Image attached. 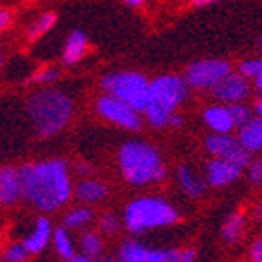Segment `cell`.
Wrapping results in <instances>:
<instances>
[{
  "instance_id": "cell-41",
  "label": "cell",
  "mask_w": 262,
  "mask_h": 262,
  "mask_svg": "<svg viewBox=\"0 0 262 262\" xmlns=\"http://www.w3.org/2000/svg\"><path fill=\"white\" fill-rule=\"evenodd\" d=\"M97 262H118V258H112V257H99Z\"/></svg>"
},
{
  "instance_id": "cell-37",
  "label": "cell",
  "mask_w": 262,
  "mask_h": 262,
  "mask_svg": "<svg viewBox=\"0 0 262 262\" xmlns=\"http://www.w3.org/2000/svg\"><path fill=\"white\" fill-rule=\"evenodd\" d=\"M251 216H253L255 222L262 224V202H258L257 206L253 207V211H251Z\"/></svg>"
},
{
  "instance_id": "cell-28",
  "label": "cell",
  "mask_w": 262,
  "mask_h": 262,
  "mask_svg": "<svg viewBox=\"0 0 262 262\" xmlns=\"http://www.w3.org/2000/svg\"><path fill=\"white\" fill-rule=\"evenodd\" d=\"M262 70V57H251V59H244V61L238 62V68L236 72L241 75H244L246 79L253 81Z\"/></svg>"
},
{
  "instance_id": "cell-12",
  "label": "cell",
  "mask_w": 262,
  "mask_h": 262,
  "mask_svg": "<svg viewBox=\"0 0 262 262\" xmlns=\"http://www.w3.org/2000/svg\"><path fill=\"white\" fill-rule=\"evenodd\" d=\"M242 172H244V169L241 165H236V163L227 162V160H219V158H211L206 162V167H204V180L211 187L222 189L238 182L242 178Z\"/></svg>"
},
{
  "instance_id": "cell-6",
  "label": "cell",
  "mask_w": 262,
  "mask_h": 262,
  "mask_svg": "<svg viewBox=\"0 0 262 262\" xmlns=\"http://www.w3.org/2000/svg\"><path fill=\"white\" fill-rule=\"evenodd\" d=\"M101 90L103 94L118 97L141 112L149 92V79L145 74L136 70L108 72L101 77Z\"/></svg>"
},
{
  "instance_id": "cell-1",
  "label": "cell",
  "mask_w": 262,
  "mask_h": 262,
  "mask_svg": "<svg viewBox=\"0 0 262 262\" xmlns=\"http://www.w3.org/2000/svg\"><path fill=\"white\" fill-rule=\"evenodd\" d=\"M18 172L22 198L44 214L62 209L74 198L70 163L62 158L28 162L18 167Z\"/></svg>"
},
{
  "instance_id": "cell-27",
  "label": "cell",
  "mask_w": 262,
  "mask_h": 262,
  "mask_svg": "<svg viewBox=\"0 0 262 262\" xmlns=\"http://www.w3.org/2000/svg\"><path fill=\"white\" fill-rule=\"evenodd\" d=\"M59 77H61V70L59 68H55V66H44V68H40L39 72L31 75L30 81L33 84H39V86H52Z\"/></svg>"
},
{
  "instance_id": "cell-36",
  "label": "cell",
  "mask_w": 262,
  "mask_h": 262,
  "mask_svg": "<svg viewBox=\"0 0 262 262\" xmlns=\"http://www.w3.org/2000/svg\"><path fill=\"white\" fill-rule=\"evenodd\" d=\"M123 6H127L130 9H141L145 4H147V0H121Z\"/></svg>"
},
{
  "instance_id": "cell-39",
  "label": "cell",
  "mask_w": 262,
  "mask_h": 262,
  "mask_svg": "<svg viewBox=\"0 0 262 262\" xmlns=\"http://www.w3.org/2000/svg\"><path fill=\"white\" fill-rule=\"evenodd\" d=\"M62 262H94L92 258H88V257H84L83 253H75L74 257H70V258H64Z\"/></svg>"
},
{
  "instance_id": "cell-43",
  "label": "cell",
  "mask_w": 262,
  "mask_h": 262,
  "mask_svg": "<svg viewBox=\"0 0 262 262\" xmlns=\"http://www.w3.org/2000/svg\"><path fill=\"white\" fill-rule=\"evenodd\" d=\"M4 64H6V57H4V53H0V72H2Z\"/></svg>"
},
{
  "instance_id": "cell-35",
  "label": "cell",
  "mask_w": 262,
  "mask_h": 262,
  "mask_svg": "<svg viewBox=\"0 0 262 262\" xmlns=\"http://www.w3.org/2000/svg\"><path fill=\"white\" fill-rule=\"evenodd\" d=\"M167 127H170V128H180V127H184V116L180 112H176V114H172L169 118V121H167Z\"/></svg>"
},
{
  "instance_id": "cell-15",
  "label": "cell",
  "mask_w": 262,
  "mask_h": 262,
  "mask_svg": "<svg viewBox=\"0 0 262 262\" xmlns=\"http://www.w3.org/2000/svg\"><path fill=\"white\" fill-rule=\"evenodd\" d=\"M202 119L206 123V127L214 134H231L235 130V123H233L229 106L222 103H214L204 108Z\"/></svg>"
},
{
  "instance_id": "cell-10",
  "label": "cell",
  "mask_w": 262,
  "mask_h": 262,
  "mask_svg": "<svg viewBox=\"0 0 262 262\" xmlns=\"http://www.w3.org/2000/svg\"><path fill=\"white\" fill-rule=\"evenodd\" d=\"M204 147L211 158L227 160V162L241 165L242 169H246V165L251 162V154L231 134H214L213 132L204 140Z\"/></svg>"
},
{
  "instance_id": "cell-23",
  "label": "cell",
  "mask_w": 262,
  "mask_h": 262,
  "mask_svg": "<svg viewBox=\"0 0 262 262\" xmlns=\"http://www.w3.org/2000/svg\"><path fill=\"white\" fill-rule=\"evenodd\" d=\"M52 244L53 249H55V253L64 260V258H70L75 255V246L74 241H72L70 231L66 229L64 226H59L53 229V235H52Z\"/></svg>"
},
{
  "instance_id": "cell-3",
  "label": "cell",
  "mask_w": 262,
  "mask_h": 262,
  "mask_svg": "<svg viewBox=\"0 0 262 262\" xmlns=\"http://www.w3.org/2000/svg\"><path fill=\"white\" fill-rule=\"evenodd\" d=\"M118 169L121 178L132 187H147L167 178V165L160 150L141 140L125 141L119 147Z\"/></svg>"
},
{
  "instance_id": "cell-5",
  "label": "cell",
  "mask_w": 262,
  "mask_h": 262,
  "mask_svg": "<svg viewBox=\"0 0 262 262\" xmlns=\"http://www.w3.org/2000/svg\"><path fill=\"white\" fill-rule=\"evenodd\" d=\"M178 220L180 211L169 200L160 196H138L128 202L123 211V226L132 236L165 229L174 226Z\"/></svg>"
},
{
  "instance_id": "cell-16",
  "label": "cell",
  "mask_w": 262,
  "mask_h": 262,
  "mask_svg": "<svg viewBox=\"0 0 262 262\" xmlns=\"http://www.w3.org/2000/svg\"><path fill=\"white\" fill-rule=\"evenodd\" d=\"M108 185L97 178H83L74 187V198L81 206H96L108 196Z\"/></svg>"
},
{
  "instance_id": "cell-9",
  "label": "cell",
  "mask_w": 262,
  "mask_h": 262,
  "mask_svg": "<svg viewBox=\"0 0 262 262\" xmlns=\"http://www.w3.org/2000/svg\"><path fill=\"white\" fill-rule=\"evenodd\" d=\"M180 249L154 248L136 238L123 241L118 248V262H172Z\"/></svg>"
},
{
  "instance_id": "cell-13",
  "label": "cell",
  "mask_w": 262,
  "mask_h": 262,
  "mask_svg": "<svg viewBox=\"0 0 262 262\" xmlns=\"http://www.w3.org/2000/svg\"><path fill=\"white\" fill-rule=\"evenodd\" d=\"M22 200V182L18 167H0V206L11 207Z\"/></svg>"
},
{
  "instance_id": "cell-25",
  "label": "cell",
  "mask_w": 262,
  "mask_h": 262,
  "mask_svg": "<svg viewBox=\"0 0 262 262\" xmlns=\"http://www.w3.org/2000/svg\"><path fill=\"white\" fill-rule=\"evenodd\" d=\"M97 224H99V233H101V235H106V236L118 235V233L121 231V227H123V220L119 219L116 213H112V211L101 214L99 222H97Z\"/></svg>"
},
{
  "instance_id": "cell-29",
  "label": "cell",
  "mask_w": 262,
  "mask_h": 262,
  "mask_svg": "<svg viewBox=\"0 0 262 262\" xmlns=\"http://www.w3.org/2000/svg\"><path fill=\"white\" fill-rule=\"evenodd\" d=\"M229 112H231L233 123H235V128L242 127L244 123H248L249 119L253 118V108L248 106L246 103H236V105H229Z\"/></svg>"
},
{
  "instance_id": "cell-21",
  "label": "cell",
  "mask_w": 262,
  "mask_h": 262,
  "mask_svg": "<svg viewBox=\"0 0 262 262\" xmlns=\"http://www.w3.org/2000/svg\"><path fill=\"white\" fill-rule=\"evenodd\" d=\"M246 231V216L241 211H235V213L227 214L226 220H224L222 226V241L226 244H236L241 241L242 235Z\"/></svg>"
},
{
  "instance_id": "cell-14",
  "label": "cell",
  "mask_w": 262,
  "mask_h": 262,
  "mask_svg": "<svg viewBox=\"0 0 262 262\" xmlns=\"http://www.w3.org/2000/svg\"><path fill=\"white\" fill-rule=\"evenodd\" d=\"M90 52L88 46V37L83 30L70 31V35L66 37L64 46L61 52V64L62 66H75L83 61Z\"/></svg>"
},
{
  "instance_id": "cell-26",
  "label": "cell",
  "mask_w": 262,
  "mask_h": 262,
  "mask_svg": "<svg viewBox=\"0 0 262 262\" xmlns=\"http://www.w3.org/2000/svg\"><path fill=\"white\" fill-rule=\"evenodd\" d=\"M28 258H30V253L22 242H11L9 246H6L0 255L2 262H28Z\"/></svg>"
},
{
  "instance_id": "cell-30",
  "label": "cell",
  "mask_w": 262,
  "mask_h": 262,
  "mask_svg": "<svg viewBox=\"0 0 262 262\" xmlns=\"http://www.w3.org/2000/svg\"><path fill=\"white\" fill-rule=\"evenodd\" d=\"M248 169V182L253 187H262V158L257 160H251V162L246 165Z\"/></svg>"
},
{
  "instance_id": "cell-17",
  "label": "cell",
  "mask_w": 262,
  "mask_h": 262,
  "mask_svg": "<svg viewBox=\"0 0 262 262\" xmlns=\"http://www.w3.org/2000/svg\"><path fill=\"white\" fill-rule=\"evenodd\" d=\"M52 235H53V226H52V220L42 214L39 219L35 220V226L28 233V236L24 238L22 244L26 246L28 253L30 255H39L42 253L46 246L52 242Z\"/></svg>"
},
{
  "instance_id": "cell-44",
  "label": "cell",
  "mask_w": 262,
  "mask_h": 262,
  "mask_svg": "<svg viewBox=\"0 0 262 262\" xmlns=\"http://www.w3.org/2000/svg\"><path fill=\"white\" fill-rule=\"evenodd\" d=\"M182 2H191V0H182Z\"/></svg>"
},
{
  "instance_id": "cell-38",
  "label": "cell",
  "mask_w": 262,
  "mask_h": 262,
  "mask_svg": "<svg viewBox=\"0 0 262 262\" xmlns=\"http://www.w3.org/2000/svg\"><path fill=\"white\" fill-rule=\"evenodd\" d=\"M216 2H220V0H191V4L194 8H207V6H213Z\"/></svg>"
},
{
  "instance_id": "cell-7",
  "label": "cell",
  "mask_w": 262,
  "mask_h": 262,
  "mask_svg": "<svg viewBox=\"0 0 262 262\" xmlns=\"http://www.w3.org/2000/svg\"><path fill=\"white\" fill-rule=\"evenodd\" d=\"M229 72H233L231 62L220 57H207V59H198L192 61L185 68L184 79L189 88L196 92H209L220 79L226 77Z\"/></svg>"
},
{
  "instance_id": "cell-8",
  "label": "cell",
  "mask_w": 262,
  "mask_h": 262,
  "mask_svg": "<svg viewBox=\"0 0 262 262\" xmlns=\"http://www.w3.org/2000/svg\"><path fill=\"white\" fill-rule=\"evenodd\" d=\"M96 112L99 114L101 119L128 132H138L143 125V118H141L143 114L140 110L132 108L125 101L108 94H101L96 99Z\"/></svg>"
},
{
  "instance_id": "cell-2",
  "label": "cell",
  "mask_w": 262,
  "mask_h": 262,
  "mask_svg": "<svg viewBox=\"0 0 262 262\" xmlns=\"http://www.w3.org/2000/svg\"><path fill=\"white\" fill-rule=\"evenodd\" d=\"M26 112L40 140L55 138L74 118V99L55 86H40L26 99Z\"/></svg>"
},
{
  "instance_id": "cell-4",
  "label": "cell",
  "mask_w": 262,
  "mask_h": 262,
  "mask_svg": "<svg viewBox=\"0 0 262 262\" xmlns=\"http://www.w3.org/2000/svg\"><path fill=\"white\" fill-rule=\"evenodd\" d=\"M191 88L185 83L184 75L163 74L149 81L147 101L141 110L145 121L154 128L167 127V121L172 114L180 110L187 99Z\"/></svg>"
},
{
  "instance_id": "cell-22",
  "label": "cell",
  "mask_w": 262,
  "mask_h": 262,
  "mask_svg": "<svg viewBox=\"0 0 262 262\" xmlns=\"http://www.w3.org/2000/svg\"><path fill=\"white\" fill-rule=\"evenodd\" d=\"M79 248H81V253L88 258H99L103 253V236L99 231H94V229H86V231L81 233V238H79Z\"/></svg>"
},
{
  "instance_id": "cell-33",
  "label": "cell",
  "mask_w": 262,
  "mask_h": 262,
  "mask_svg": "<svg viewBox=\"0 0 262 262\" xmlns=\"http://www.w3.org/2000/svg\"><path fill=\"white\" fill-rule=\"evenodd\" d=\"M172 262H196V251L192 248H187V249H180L178 255Z\"/></svg>"
},
{
  "instance_id": "cell-24",
  "label": "cell",
  "mask_w": 262,
  "mask_h": 262,
  "mask_svg": "<svg viewBox=\"0 0 262 262\" xmlns=\"http://www.w3.org/2000/svg\"><path fill=\"white\" fill-rule=\"evenodd\" d=\"M94 220V209L90 206H79L70 209L62 219V226L66 229H81Z\"/></svg>"
},
{
  "instance_id": "cell-31",
  "label": "cell",
  "mask_w": 262,
  "mask_h": 262,
  "mask_svg": "<svg viewBox=\"0 0 262 262\" xmlns=\"http://www.w3.org/2000/svg\"><path fill=\"white\" fill-rule=\"evenodd\" d=\"M13 11L9 8H0V33H4L6 30L11 28L13 24Z\"/></svg>"
},
{
  "instance_id": "cell-18",
  "label": "cell",
  "mask_w": 262,
  "mask_h": 262,
  "mask_svg": "<svg viewBox=\"0 0 262 262\" xmlns=\"http://www.w3.org/2000/svg\"><path fill=\"white\" fill-rule=\"evenodd\" d=\"M176 182H178L180 189L189 198H192V200H198V198H202L206 194V187H207L206 180H204V176L198 174L191 165L182 163V165L176 167Z\"/></svg>"
},
{
  "instance_id": "cell-20",
  "label": "cell",
  "mask_w": 262,
  "mask_h": 262,
  "mask_svg": "<svg viewBox=\"0 0 262 262\" xmlns=\"http://www.w3.org/2000/svg\"><path fill=\"white\" fill-rule=\"evenodd\" d=\"M57 24V13L55 11H42L37 15L33 20L30 22L24 30V37L28 42H35L40 37H44L48 31H52V28Z\"/></svg>"
},
{
  "instance_id": "cell-42",
  "label": "cell",
  "mask_w": 262,
  "mask_h": 262,
  "mask_svg": "<svg viewBox=\"0 0 262 262\" xmlns=\"http://www.w3.org/2000/svg\"><path fill=\"white\" fill-rule=\"evenodd\" d=\"M257 50H258V53H260V57H262V35L258 37V40H257Z\"/></svg>"
},
{
  "instance_id": "cell-34",
  "label": "cell",
  "mask_w": 262,
  "mask_h": 262,
  "mask_svg": "<svg viewBox=\"0 0 262 262\" xmlns=\"http://www.w3.org/2000/svg\"><path fill=\"white\" fill-rule=\"evenodd\" d=\"M75 172H77L81 178H88L90 172H92V165L84 162H79V163H75Z\"/></svg>"
},
{
  "instance_id": "cell-11",
  "label": "cell",
  "mask_w": 262,
  "mask_h": 262,
  "mask_svg": "<svg viewBox=\"0 0 262 262\" xmlns=\"http://www.w3.org/2000/svg\"><path fill=\"white\" fill-rule=\"evenodd\" d=\"M213 99L222 105H236L244 103L251 94V81L241 75L238 72H229L209 90Z\"/></svg>"
},
{
  "instance_id": "cell-40",
  "label": "cell",
  "mask_w": 262,
  "mask_h": 262,
  "mask_svg": "<svg viewBox=\"0 0 262 262\" xmlns=\"http://www.w3.org/2000/svg\"><path fill=\"white\" fill-rule=\"evenodd\" d=\"M253 112H255V116H260V118H262V96L257 97V101H255Z\"/></svg>"
},
{
  "instance_id": "cell-19",
  "label": "cell",
  "mask_w": 262,
  "mask_h": 262,
  "mask_svg": "<svg viewBox=\"0 0 262 262\" xmlns=\"http://www.w3.org/2000/svg\"><path fill=\"white\" fill-rule=\"evenodd\" d=\"M236 140L241 141V145L249 154L260 152L262 150V118L260 116H253L248 123H244L242 127H238Z\"/></svg>"
},
{
  "instance_id": "cell-32",
  "label": "cell",
  "mask_w": 262,
  "mask_h": 262,
  "mask_svg": "<svg viewBox=\"0 0 262 262\" xmlns=\"http://www.w3.org/2000/svg\"><path fill=\"white\" fill-rule=\"evenodd\" d=\"M249 262H262V236H258L257 241L251 244V249H249Z\"/></svg>"
}]
</instances>
